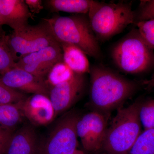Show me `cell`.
Wrapping results in <instances>:
<instances>
[{
  "label": "cell",
  "instance_id": "6da1fadb",
  "mask_svg": "<svg viewBox=\"0 0 154 154\" xmlns=\"http://www.w3.org/2000/svg\"><path fill=\"white\" fill-rule=\"evenodd\" d=\"M90 103L94 110L108 115L137 91L138 84L103 66L90 72Z\"/></svg>",
  "mask_w": 154,
  "mask_h": 154
},
{
  "label": "cell",
  "instance_id": "7a4b0ae2",
  "mask_svg": "<svg viewBox=\"0 0 154 154\" xmlns=\"http://www.w3.org/2000/svg\"><path fill=\"white\" fill-rule=\"evenodd\" d=\"M42 21L60 44L72 45L82 50L86 55L97 60L102 59V50L91 28L88 15L55 16L43 19Z\"/></svg>",
  "mask_w": 154,
  "mask_h": 154
},
{
  "label": "cell",
  "instance_id": "3957f363",
  "mask_svg": "<svg viewBox=\"0 0 154 154\" xmlns=\"http://www.w3.org/2000/svg\"><path fill=\"white\" fill-rule=\"evenodd\" d=\"M91 28L98 42H105L134 23L130 3H105L93 1L88 14Z\"/></svg>",
  "mask_w": 154,
  "mask_h": 154
},
{
  "label": "cell",
  "instance_id": "277c9868",
  "mask_svg": "<svg viewBox=\"0 0 154 154\" xmlns=\"http://www.w3.org/2000/svg\"><path fill=\"white\" fill-rule=\"evenodd\" d=\"M113 63L129 74H138L154 67V49L134 28L115 44L111 50Z\"/></svg>",
  "mask_w": 154,
  "mask_h": 154
},
{
  "label": "cell",
  "instance_id": "5b68a950",
  "mask_svg": "<svg viewBox=\"0 0 154 154\" xmlns=\"http://www.w3.org/2000/svg\"><path fill=\"white\" fill-rule=\"evenodd\" d=\"M140 102L119 107L107 127L102 149L106 154H128L142 132L138 111Z\"/></svg>",
  "mask_w": 154,
  "mask_h": 154
},
{
  "label": "cell",
  "instance_id": "8992f818",
  "mask_svg": "<svg viewBox=\"0 0 154 154\" xmlns=\"http://www.w3.org/2000/svg\"><path fill=\"white\" fill-rule=\"evenodd\" d=\"M80 116L67 112L59 119L47 138L39 146L38 154H73L78 149L76 126Z\"/></svg>",
  "mask_w": 154,
  "mask_h": 154
},
{
  "label": "cell",
  "instance_id": "52a82bcc",
  "mask_svg": "<svg viewBox=\"0 0 154 154\" xmlns=\"http://www.w3.org/2000/svg\"><path fill=\"white\" fill-rule=\"evenodd\" d=\"M58 42L43 21L36 25H28L8 35V43L17 59L19 57L36 52Z\"/></svg>",
  "mask_w": 154,
  "mask_h": 154
},
{
  "label": "cell",
  "instance_id": "ba28073f",
  "mask_svg": "<svg viewBox=\"0 0 154 154\" xmlns=\"http://www.w3.org/2000/svg\"><path fill=\"white\" fill-rule=\"evenodd\" d=\"M107 116L94 110L80 116L77 134L85 150L96 152L102 149L108 127Z\"/></svg>",
  "mask_w": 154,
  "mask_h": 154
},
{
  "label": "cell",
  "instance_id": "9c48e42d",
  "mask_svg": "<svg viewBox=\"0 0 154 154\" xmlns=\"http://www.w3.org/2000/svg\"><path fill=\"white\" fill-rule=\"evenodd\" d=\"M63 61L62 49L60 44L57 42L36 52L20 57L14 67L46 80L52 68Z\"/></svg>",
  "mask_w": 154,
  "mask_h": 154
},
{
  "label": "cell",
  "instance_id": "30bf717a",
  "mask_svg": "<svg viewBox=\"0 0 154 154\" xmlns=\"http://www.w3.org/2000/svg\"><path fill=\"white\" fill-rule=\"evenodd\" d=\"M85 86V74L75 73L69 79L50 88L49 97L55 111L56 118L68 110L79 100Z\"/></svg>",
  "mask_w": 154,
  "mask_h": 154
},
{
  "label": "cell",
  "instance_id": "8fae6325",
  "mask_svg": "<svg viewBox=\"0 0 154 154\" xmlns=\"http://www.w3.org/2000/svg\"><path fill=\"white\" fill-rule=\"evenodd\" d=\"M0 82L7 87L23 94H43L49 96L46 80L14 67L0 75Z\"/></svg>",
  "mask_w": 154,
  "mask_h": 154
},
{
  "label": "cell",
  "instance_id": "7c38bea8",
  "mask_svg": "<svg viewBox=\"0 0 154 154\" xmlns=\"http://www.w3.org/2000/svg\"><path fill=\"white\" fill-rule=\"evenodd\" d=\"M22 109L25 118L35 127L47 125L56 118L49 96L43 94L27 97L22 102Z\"/></svg>",
  "mask_w": 154,
  "mask_h": 154
},
{
  "label": "cell",
  "instance_id": "4fadbf2b",
  "mask_svg": "<svg viewBox=\"0 0 154 154\" xmlns=\"http://www.w3.org/2000/svg\"><path fill=\"white\" fill-rule=\"evenodd\" d=\"M39 146L35 126L27 123L14 131L4 154H38Z\"/></svg>",
  "mask_w": 154,
  "mask_h": 154
},
{
  "label": "cell",
  "instance_id": "5bb4252c",
  "mask_svg": "<svg viewBox=\"0 0 154 154\" xmlns=\"http://www.w3.org/2000/svg\"><path fill=\"white\" fill-rule=\"evenodd\" d=\"M2 25H7L17 31L29 25L33 15L23 0H0Z\"/></svg>",
  "mask_w": 154,
  "mask_h": 154
},
{
  "label": "cell",
  "instance_id": "9a60e30c",
  "mask_svg": "<svg viewBox=\"0 0 154 154\" xmlns=\"http://www.w3.org/2000/svg\"><path fill=\"white\" fill-rule=\"evenodd\" d=\"M63 51V62L75 73H90L91 67L86 54L79 48L72 45L60 44Z\"/></svg>",
  "mask_w": 154,
  "mask_h": 154
},
{
  "label": "cell",
  "instance_id": "2e32d148",
  "mask_svg": "<svg viewBox=\"0 0 154 154\" xmlns=\"http://www.w3.org/2000/svg\"><path fill=\"white\" fill-rule=\"evenodd\" d=\"M23 101L17 103L0 104V127L16 130L25 118L22 109Z\"/></svg>",
  "mask_w": 154,
  "mask_h": 154
},
{
  "label": "cell",
  "instance_id": "e0dca14e",
  "mask_svg": "<svg viewBox=\"0 0 154 154\" xmlns=\"http://www.w3.org/2000/svg\"><path fill=\"white\" fill-rule=\"evenodd\" d=\"M46 5L52 12H63L74 14H87L92 0H48Z\"/></svg>",
  "mask_w": 154,
  "mask_h": 154
},
{
  "label": "cell",
  "instance_id": "ac0fdd59",
  "mask_svg": "<svg viewBox=\"0 0 154 154\" xmlns=\"http://www.w3.org/2000/svg\"><path fill=\"white\" fill-rule=\"evenodd\" d=\"M17 60L9 46L8 35L0 26V75L14 67Z\"/></svg>",
  "mask_w": 154,
  "mask_h": 154
},
{
  "label": "cell",
  "instance_id": "d6986e66",
  "mask_svg": "<svg viewBox=\"0 0 154 154\" xmlns=\"http://www.w3.org/2000/svg\"><path fill=\"white\" fill-rule=\"evenodd\" d=\"M128 154H154V128L142 131Z\"/></svg>",
  "mask_w": 154,
  "mask_h": 154
},
{
  "label": "cell",
  "instance_id": "ffe728a7",
  "mask_svg": "<svg viewBox=\"0 0 154 154\" xmlns=\"http://www.w3.org/2000/svg\"><path fill=\"white\" fill-rule=\"evenodd\" d=\"M74 74L63 61L52 68L48 75L46 82L50 89L56 85L69 79Z\"/></svg>",
  "mask_w": 154,
  "mask_h": 154
},
{
  "label": "cell",
  "instance_id": "44dd1931",
  "mask_svg": "<svg viewBox=\"0 0 154 154\" xmlns=\"http://www.w3.org/2000/svg\"><path fill=\"white\" fill-rule=\"evenodd\" d=\"M138 115L144 130L154 128V99L140 102Z\"/></svg>",
  "mask_w": 154,
  "mask_h": 154
},
{
  "label": "cell",
  "instance_id": "7402d4cb",
  "mask_svg": "<svg viewBox=\"0 0 154 154\" xmlns=\"http://www.w3.org/2000/svg\"><path fill=\"white\" fill-rule=\"evenodd\" d=\"M27 98L25 94L11 89L0 82V104L17 103Z\"/></svg>",
  "mask_w": 154,
  "mask_h": 154
},
{
  "label": "cell",
  "instance_id": "603a6c76",
  "mask_svg": "<svg viewBox=\"0 0 154 154\" xmlns=\"http://www.w3.org/2000/svg\"><path fill=\"white\" fill-rule=\"evenodd\" d=\"M134 13V23L154 19V0L141 1Z\"/></svg>",
  "mask_w": 154,
  "mask_h": 154
},
{
  "label": "cell",
  "instance_id": "cb8c5ba5",
  "mask_svg": "<svg viewBox=\"0 0 154 154\" xmlns=\"http://www.w3.org/2000/svg\"><path fill=\"white\" fill-rule=\"evenodd\" d=\"M141 36L154 49V19L136 23Z\"/></svg>",
  "mask_w": 154,
  "mask_h": 154
},
{
  "label": "cell",
  "instance_id": "d4e9b609",
  "mask_svg": "<svg viewBox=\"0 0 154 154\" xmlns=\"http://www.w3.org/2000/svg\"><path fill=\"white\" fill-rule=\"evenodd\" d=\"M25 1L29 11L33 16L34 14L40 13L44 8L41 0H25Z\"/></svg>",
  "mask_w": 154,
  "mask_h": 154
},
{
  "label": "cell",
  "instance_id": "484cf974",
  "mask_svg": "<svg viewBox=\"0 0 154 154\" xmlns=\"http://www.w3.org/2000/svg\"><path fill=\"white\" fill-rule=\"evenodd\" d=\"M15 131L5 129L0 127V141L8 142Z\"/></svg>",
  "mask_w": 154,
  "mask_h": 154
},
{
  "label": "cell",
  "instance_id": "4316f807",
  "mask_svg": "<svg viewBox=\"0 0 154 154\" xmlns=\"http://www.w3.org/2000/svg\"><path fill=\"white\" fill-rule=\"evenodd\" d=\"M8 142H4L0 141V154H4Z\"/></svg>",
  "mask_w": 154,
  "mask_h": 154
},
{
  "label": "cell",
  "instance_id": "83f0119b",
  "mask_svg": "<svg viewBox=\"0 0 154 154\" xmlns=\"http://www.w3.org/2000/svg\"><path fill=\"white\" fill-rule=\"evenodd\" d=\"M147 84L148 85L149 88H151V87H154V77L150 81H149L147 82Z\"/></svg>",
  "mask_w": 154,
  "mask_h": 154
},
{
  "label": "cell",
  "instance_id": "f1b7e54d",
  "mask_svg": "<svg viewBox=\"0 0 154 154\" xmlns=\"http://www.w3.org/2000/svg\"><path fill=\"white\" fill-rule=\"evenodd\" d=\"M73 154H85L82 151L80 150L77 149Z\"/></svg>",
  "mask_w": 154,
  "mask_h": 154
},
{
  "label": "cell",
  "instance_id": "f546056e",
  "mask_svg": "<svg viewBox=\"0 0 154 154\" xmlns=\"http://www.w3.org/2000/svg\"><path fill=\"white\" fill-rule=\"evenodd\" d=\"M0 26H2V19H1V11H0Z\"/></svg>",
  "mask_w": 154,
  "mask_h": 154
}]
</instances>
